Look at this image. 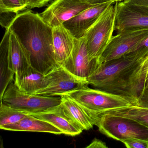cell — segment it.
<instances>
[{
    "mask_svg": "<svg viewBox=\"0 0 148 148\" xmlns=\"http://www.w3.org/2000/svg\"><path fill=\"white\" fill-rule=\"evenodd\" d=\"M10 35V30L8 28H7L0 45V99L3 97V94L9 84L14 80L15 77L14 73L11 69L9 60Z\"/></svg>",
    "mask_w": 148,
    "mask_h": 148,
    "instance_id": "obj_18",
    "label": "cell"
},
{
    "mask_svg": "<svg viewBox=\"0 0 148 148\" xmlns=\"http://www.w3.org/2000/svg\"><path fill=\"white\" fill-rule=\"evenodd\" d=\"M9 54L10 66L15 74L14 81L16 84L32 66L26 50L11 30Z\"/></svg>",
    "mask_w": 148,
    "mask_h": 148,
    "instance_id": "obj_14",
    "label": "cell"
},
{
    "mask_svg": "<svg viewBox=\"0 0 148 148\" xmlns=\"http://www.w3.org/2000/svg\"><path fill=\"white\" fill-rule=\"evenodd\" d=\"M83 1L86 3L92 5H96L99 4L110 2V1H114L113 0H83Z\"/></svg>",
    "mask_w": 148,
    "mask_h": 148,
    "instance_id": "obj_28",
    "label": "cell"
},
{
    "mask_svg": "<svg viewBox=\"0 0 148 148\" xmlns=\"http://www.w3.org/2000/svg\"><path fill=\"white\" fill-rule=\"evenodd\" d=\"M95 125L110 138L120 141L138 138L148 141V127L131 119L106 115L94 116Z\"/></svg>",
    "mask_w": 148,
    "mask_h": 148,
    "instance_id": "obj_6",
    "label": "cell"
},
{
    "mask_svg": "<svg viewBox=\"0 0 148 148\" xmlns=\"http://www.w3.org/2000/svg\"><path fill=\"white\" fill-rule=\"evenodd\" d=\"M29 114L51 123L65 135L74 136L79 135L83 131L67 116L60 105L51 110Z\"/></svg>",
    "mask_w": 148,
    "mask_h": 148,
    "instance_id": "obj_16",
    "label": "cell"
},
{
    "mask_svg": "<svg viewBox=\"0 0 148 148\" xmlns=\"http://www.w3.org/2000/svg\"><path fill=\"white\" fill-rule=\"evenodd\" d=\"M127 148H148V141L138 139L129 138L120 141Z\"/></svg>",
    "mask_w": 148,
    "mask_h": 148,
    "instance_id": "obj_23",
    "label": "cell"
},
{
    "mask_svg": "<svg viewBox=\"0 0 148 148\" xmlns=\"http://www.w3.org/2000/svg\"><path fill=\"white\" fill-rule=\"evenodd\" d=\"M60 96L61 98V109L74 124L83 131L93 128L95 120L91 114L67 95Z\"/></svg>",
    "mask_w": 148,
    "mask_h": 148,
    "instance_id": "obj_15",
    "label": "cell"
},
{
    "mask_svg": "<svg viewBox=\"0 0 148 148\" xmlns=\"http://www.w3.org/2000/svg\"><path fill=\"white\" fill-rule=\"evenodd\" d=\"M28 113L14 109L1 102L0 128L19 122Z\"/></svg>",
    "mask_w": 148,
    "mask_h": 148,
    "instance_id": "obj_21",
    "label": "cell"
},
{
    "mask_svg": "<svg viewBox=\"0 0 148 148\" xmlns=\"http://www.w3.org/2000/svg\"><path fill=\"white\" fill-rule=\"evenodd\" d=\"M85 85H89L87 80L75 76L58 66L45 75L44 86L35 94L60 96Z\"/></svg>",
    "mask_w": 148,
    "mask_h": 148,
    "instance_id": "obj_8",
    "label": "cell"
},
{
    "mask_svg": "<svg viewBox=\"0 0 148 148\" xmlns=\"http://www.w3.org/2000/svg\"><path fill=\"white\" fill-rule=\"evenodd\" d=\"M114 1L92 6L82 11L63 24L75 38H84L86 32L97 21L102 13Z\"/></svg>",
    "mask_w": 148,
    "mask_h": 148,
    "instance_id": "obj_12",
    "label": "cell"
},
{
    "mask_svg": "<svg viewBox=\"0 0 148 148\" xmlns=\"http://www.w3.org/2000/svg\"><path fill=\"white\" fill-rule=\"evenodd\" d=\"M114 4L102 13L84 37L90 58L97 63L110 44L115 31L116 7Z\"/></svg>",
    "mask_w": 148,
    "mask_h": 148,
    "instance_id": "obj_4",
    "label": "cell"
},
{
    "mask_svg": "<svg viewBox=\"0 0 148 148\" xmlns=\"http://www.w3.org/2000/svg\"><path fill=\"white\" fill-rule=\"evenodd\" d=\"M24 0H0V12H10L18 14L26 10Z\"/></svg>",
    "mask_w": 148,
    "mask_h": 148,
    "instance_id": "obj_22",
    "label": "cell"
},
{
    "mask_svg": "<svg viewBox=\"0 0 148 148\" xmlns=\"http://www.w3.org/2000/svg\"><path fill=\"white\" fill-rule=\"evenodd\" d=\"M138 105L148 108V76L145 86L138 99Z\"/></svg>",
    "mask_w": 148,
    "mask_h": 148,
    "instance_id": "obj_26",
    "label": "cell"
},
{
    "mask_svg": "<svg viewBox=\"0 0 148 148\" xmlns=\"http://www.w3.org/2000/svg\"><path fill=\"white\" fill-rule=\"evenodd\" d=\"M86 148H108L105 142H103L100 139L97 138H94L92 141L91 143L86 146Z\"/></svg>",
    "mask_w": 148,
    "mask_h": 148,
    "instance_id": "obj_27",
    "label": "cell"
},
{
    "mask_svg": "<svg viewBox=\"0 0 148 148\" xmlns=\"http://www.w3.org/2000/svg\"><path fill=\"white\" fill-rule=\"evenodd\" d=\"M7 28L26 50L33 68L46 75L58 66L53 52V27L40 14L25 10L16 14Z\"/></svg>",
    "mask_w": 148,
    "mask_h": 148,
    "instance_id": "obj_2",
    "label": "cell"
},
{
    "mask_svg": "<svg viewBox=\"0 0 148 148\" xmlns=\"http://www.w3.org/2000/svg\"><path fill=\"white\" fill-rule=\"evenodd\" d=\"M45 75L31 67L15 84L19 89L30 94L35 93L44 86Z\"/></svg>",
    "mask_w": 148,
    "mask_h": 148,
    "instance_id": "obj_20",
    "label": "cell"
},
{
    "mask_svg": "<svg viewBox=\"0 0 148 148\" xmlns=\"http://www.w3.org/2000/svg\"><path fill=\"white\" fill-rule=\"evenodd\" d=\"M0 99L8 106L28 114L51 110L61 103L60 96L49 97L24 92L14 80L9 84Z\"/></svg>",
    "mask_w": 148,
    "mask_h": 148,
    "instance_id": "obj_5",
    "label": "cell"
},
{
    "mask_svg": "<svg viewBox=\"0 0 148 148\" xmlns=\"http://www.w3.org/2000/svg\"><path fill=\"white\" fill-rule=\"evenodd\" d=\"M0 128L1 130L12 131L47 132L56 135L63 134L59 129L51 123L29 114L18 123Z\"/></svg>",
    "mask_w": 148,
    "mask_h": 148,
    "instance_id": "obj_17",
    "label": "cell"
},
{
    "mask_svg": "<svg viewBox=\"0 0 148 148\" xmlns=\"http://www.w3.org/2000/svg\"><path fill=\"white\" fill-rule=\"evenodd\" d=\"M54 56L59 66L64 67L71 56L75 38L63 25L53 27Z\"/></svg>",
    "mask_w": 148,
    "mask_h": 148,
    "instance_id": "obj_13",
    "label": "cell"
},
{
    "mask_svg": "<svg viewBox=\"0 0 148 148\" xmlns=\"http://www.w3.org/2000/svg\"><path fill=\"white\" fill-rule=\"evenodd\" d=\"M123 1L134 5L148 6V0H124Z\"/></svg>",
    "mask_w": 148,
    "mask_h": 148,
    "instance_id": "obj_29",
    "label": "cell"
},
{
    "mask_svg": "<svg viewBox=\"0 0 148 148\" xmlns=\"http://www.w3.org/2000/svg\"><path fill=\"white\" fill-rule=\"evenodd\" d=\"M92 6L83 0H54L40 14L44 20L53 27L63 25Z\"/></svg>",
    "mask_w": 148,
    "mask_h": 148,
    "instance_id": "obj_9",
    "label": "cell"
},
{
    "mask_svg": "<svg viewBox=\"0 0 148 148\" xmlns=\"http://www.w3.org/2000/svg\"><path fill=\"white\" fill-rule=\"evenodd\" d=\"M130 53L139 58H144L148 56V36L138 44Z\"/></svg>",
    "mask_w": 148,
    "mask_h": 148,
    "instance_id": "obj_24",
    "label": "cell"
},
{
    "mask_svg": "<svg viewBox=\"0 0 148 148\" xmlns=\"http://www.w3.org/2000/svg\"><path fill=\"white\" fill-rule=\"evenodd\" d=\"M113 1H115V2H119L123 1L124 0H113Z\"/></svg>",
    "mask_w": 148,
    "mask_h": 148,
    "instance_id": "obj_30",
    "label": "cell"
},
{
    "mask_svg": "<svg viewBox=\"0 0 148 148\" xmlns=\"http://www.w3.org/2000/svg\"><path fill=\"white\" fill-rule=\"evenodd\" d=\"M97 62L90 58L84 37L79 39L75 38L71 56L64 67L75 76L87 80L93 71Z\"/></svg>",
    "mask_w": 148,
    "mask_h": 148,
    "instance_id": "obj_11",
    "label": "cell"
},
{
    "mask_svg": "<svg viewBox=\"0 0 148 148\" xmlns=\"http://www.w3.org/2000/svg\"><path fill=\"white\" fill-rule=\"evenodd\" d=\"M52 0H24L28 9L40 8L46 5Z\"/></svg>",
    "mask_w": 148,
    "mask_h": 148,
    "instance_id": "obj_25",
    "label": "cell"
},
{
    "mask_svg": "<svg viewBox=\"0 0 148 148\" xmlns=\"http://www.w3.org/2000/svg\"><path fill=\"white\" fill-rule=\"evenodd\" d=\"M147 36L148 27L127 29L117 33L97 64L116 59L130 53Z\"/></svg>",
    "mask_w": 148,
    "mask_h": 148,
    "instance_id": "obj_7",
    "label": "cell"
},
{
    "mask_svg": "<svg viewBox=\"0 0 148 148\" xmlns=\"http://www.w3.org/2000/svg\"><path fill=\"white\" fill-rule=\"evenodd\" d=\"M116 3L115 30L117 33L127 29L148 27V6L124 1Z\"/></svg>",
    "mask_w": 148,
    "mask_h": 148,
    "instance_id": "obj_10",
    "label": "cell"
},
{
    "mask_svg": "<svg viewBox=\"0 0 148 148\" xmlns=\"http://www.w3.org/2000/svg\"><path fill=\"white\" fill-rule=\"evenodd\" d=\"M61 95L71 98L93 116L103 112L134 105L125 97L97 88L92 89L88 85Z\"/></svg>",
    "mask_w": 148,
    "mask_h": 148,
    "instance_id": "obj_3",
    "label": "cell"
},
{
    "mask_svg": "<svg viewBox=\"0 0 148 148\" xmlns=\"http://www.w3.org/2000/svg\"><path fill=\"white\" fill-rule=\"evenodd\" d=\"M96 115H106L128 119L148 127V108L140 106L132 105L103 112Z\"/></svg>",
    "mask_w": 148,
    "mask_h": 148,
    "instance_id": "obj_19",
    "label": "cell"
},
{
    "mask_svg": "<svg viewBox=\"0 0 148 148\" xmlns=\"http://www.w3.org/2000/svg\"><path fill=\"white\" fill-rule=\"evenodd\" d=\"M148 76V56L139 58L129 53L97 64L87 80L97 89L125 97L138 105Z\"/></svg>",
    "mask_w": 148,
    "mask_h": 148,
    "instance_id": "obj_1",
    "label": "cell"
}]
</instances>
